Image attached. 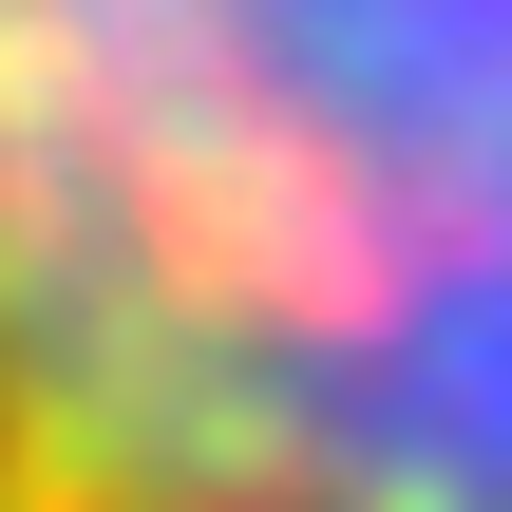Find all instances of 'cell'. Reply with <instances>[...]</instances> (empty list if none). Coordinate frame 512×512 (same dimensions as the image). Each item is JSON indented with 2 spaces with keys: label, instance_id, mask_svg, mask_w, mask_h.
Wrapping results in <instances>:
<instances>
[{
  "label": "cell",
  "instance_id": "6da1fadb",
  "mask_svg": "<svg viewBox=\"0 0 512 512\" xmlns=\"http://www.w3.org/2000/svg\"><path fill=\"white\" fill-rule=\"evenodd\" d=\"M0 512H512V0H0Z\"/></svg>",
  "mask_w": 512,
  "mask_h": 512
}]
</instances>
